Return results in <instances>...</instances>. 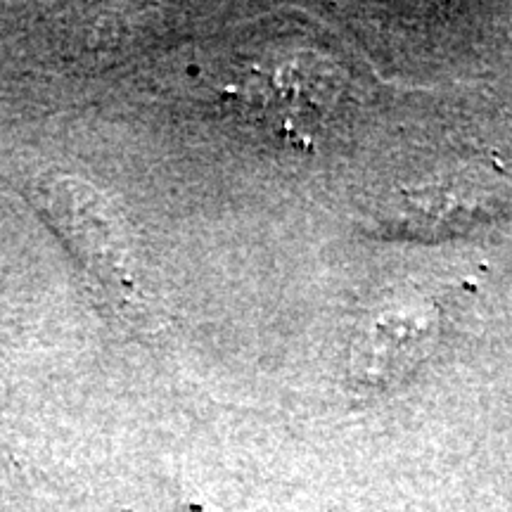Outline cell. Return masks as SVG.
Instances as JSON below:
<instances>
[{"mask_svg":"<svg viewBox=\"0 0 512 512\" xmlns=\"http://www.w3.org/2000/svg\"><path fill=\"white\" fill-rule=\"evenodd\" d=\"M512 209V185L482 166H444L396 183L368 209L380 235L441 240L494 223Z\"/></svg>","mask_w":512,"mask_h":512,"instance_id":"cell-1","label":"cell"},{"mask_svg":"<svg viewBox=\"0 0 512 512\" xmlns=\"http://www.w3.org/2000/svg\"><path fill=\"white\" fill-rule=\"evenodd\" d=\"M444 316L427 297H396L377 304L351 339L349 373L363 389H380L418 373L434 356Z\"/></svg>","mask_w":512,"mask_h":512,"instance_id":"cell-2","label":"cell"}]
</instances>
